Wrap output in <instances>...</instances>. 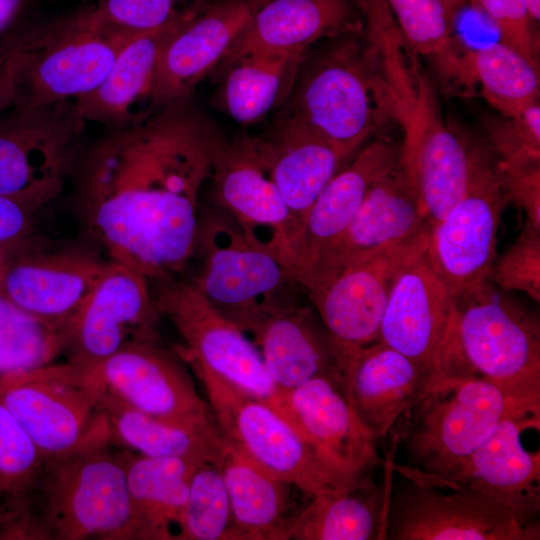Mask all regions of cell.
I'll list each match as a JSON object with an SVG mask.
<instances>
[{"label":"cell","instance_id":"cell-1","mask_svg":"<svg viewBox=\"0 0 540 540\" xmlns=\"http://www.w3.org/2000/svg\"><path fill=\"white\" fill-rule=\"evenodd\" d=\"M212 128L183 100L84 148L74 206L110 261L150 282L180 278L194 256Z\"/></svg>","mask_w":540,"mask_h":540},{"label":"cell","instance_id":"cell-2","mask_svg":"<svg viewBox=\"0 0 540 540\" xmlns=\"http://www.w3.org/2000/svg\"><path fill=\"white\" fill-rule=\"evenodd\" d=\"M401 35L386 2H371L361 32L306 52L281 114L351 152L388 124L403 125L416 89L393 45Z\"/></svg>","mask_w":540,"mask_h":540},{"label":"cell","instance_id":"cell-3","mask_svg":"<svg viewBox=\"0 0 540 540\" xmlns=\"http://www.w3.org/2000/svg\"><path fill=\"white\" fill-rule=\"evenodd\" d=\"M24 531L43 540H139L125 449L107 443L45 460Z\"/></svg>","mask_w":540,"mask_h":540},{"label":"cell","instance_id":"cell-4","mask_svg":"<svg viewBox=\"0 0 540 540\" xmlns=\"http://www.w3.org/2000/svg\"><path fill=\"white\" fill-rule=\"evenodd\" d=\"M440 376L486 380L518 401H540V320L489 280L455 298Z\"/></svg>","mask_w":540,"mask_h":540},{"label":"cell","instance_id":"cell-5","mask_svg":"<svg viewBox=\"0 0 540 540\" xmlns=\"http://www.w3.org/2000/svg\"><path fill=\"white\" fill-rule=\"evenodd\" d=\"M518 401L482 379L438 376L429 381L393 431L408 464L396 466L411 480L444 478L462 464Z\"/></svg>","mask_w":540,"mask_h":540},{"label":"cell","instance_id":"cell-6","mask_svg":"<svg viewBox=\"0 0 540 540\" xmlns=\"http://www.w3.org/2000/svg\"><path fill=\"white\" fill-rule=\"evenodd\" d=\"M194 257L200 267L189 282L245 333L267 308L303 291L275 253L214 204L200 208Z\"/></svg>","mask_w":540,"mask_h":540},{"label":"cell","instance_id":"cell-7","mask_svg":"<svg viewBox=\"0 0 540 540\" xmlns=\"http://www.w3.org/2000/svg\"><path fill=\"white\" fill-rule=\"evenodd\" d=\"M134 32L98 22L90 8L32 27L16 60L13 107L69 101L90 92Z\"/></svg>","mask_w":540,"mask_h":540},{"label":"cell","instance_id":"cell-8","mask_svg":"<svg viewBox=\"0 0 540 540\" xmlns=\"http://www.w3.org/2000/svg\"><path fill=\"white\" fill-rule=\"evenodd\" d=\"M97 392L85 369L67 361L0 376V402L45 460L111 443Z\"/></svg>","mask_w":540,"mask_h":540},{"label":"cell","instance_id":"cell-9","mask_svg":"<svg viewBox=\"0 0 540 540\" xmlns=\"http://www.w3.org/2000/svg\"><path fill=\"white\" fill-rule=\"evenodd\" d=\"M85 121L74 100L12 107L0 116V196L39 211L73 179Z\"/></svg>","mask_w":540,"mask_h":540},{"label":"cell","instance_id":"cell-10","mask_svg":"<svg viewBox=\"0 0 540 540\" xmlns=\"http://www.w3.org/2000/svg\"><path fill=\"white\" fill-rule=\"evenodd\" d=\"M408 120L399 161L412 179L430 225L441 220L499 159L490 143L445 124L422 78Z\"/></svg>","mask_w":540,"mask_h":540},{"label":"cell","instance_id":"cell-11","mask_svg":"<svg viewBox=\"0 0 540 540\" xmlns=\"http://www.w3.org/2000/svg\"><path fill=\"white\" fill-rule=\"evenodd\" d=\"M298 431L323 472L338 490L375 484L380 440L359 419L341 379L317 377L279 392L270 403Z\"/></svg>","mask_w":540,"mask_h":540},{"label":"cell","instance_id":"cell-12","mask_svg":"<svg viewBox=\"0 0 540 540\" xmlns=\"http://www.w3.org/2000/svg\"><path fill=\"white\" fill-rule=\"evenodd\" d=\"M437 487L410 480L389 498L384 539L392 540H539L532 517L482 492Z\"/></svg>","mask_w":540,"mask_h":540},{"label":"cell","instance_id":"cell-13","mask_svg":"<svg viewBox=\"0 0 540 540\" xmlns=\"http://www.w3.org/2000/svg\"><path fill=\"white\" fill-rule=\"evenodd\" d=\"M191 367L224 438L308 498L338 490L298 431L273 405L220 376Z\"/></svg>","mask_w":540,"mask_h":540},{"label":"cell","instance_id":"cell-14","mask_svg":"<svg viewBox=\"0 0 540 540\" xmlns=\"http://www.w3.org/2000/svg\"><path fill=\"white\" fill-rule=\"evenodd\" d=\"M162 317L183 341L177 350L190 366L209 371L260 399L278 393L260 351L239 329L182 278L150 283Z\"/></svg>","mask_w":540,"mask_h":540},{"label":"cell","instance_id":"cell-15","mask_svg":"<svg viewBox=\"0 0 540 540\" xmlns=\"http://www.w3.org/2000/svg\"><path fill=\"white\" fill-rule=\"evenodd\" d=\"M210 158L208 182L213 204L227 212L247 235L286 264L291 238L289 212L275 184L259 136L226 137L213 127Z\"/></svg>","mask_w":540,"mask_h":540},{"label":"cell","instance_id":"cell-16","mask_svg":"<svg viewBox=\"0 0 540 540\" xmlns=\"http://www.w3.org/2000/svg\"><path fill=\"white\" fill-rule=\"evenodd\" d=\"M161 317L150 281L109 260L92 293L65 329L62 356L71 364L90 367L131 344L161 340Z\"/></svg>","mask_w":540,"mask_h":540},{"label":"cell","instance_id":"cell-17","mask_svg":"<svg viewBox=\"0 0 540 540\" xmlns=\"http://www.w3.org/2000/svg\"><path fill=\"white\" fill-rule=\"evenodd\" d=\"M430 225L403 241L351 265L306 293L331 335L362 347L379 337L391 291L401 274L426 250Z\"/></svg>","mask_w":540,"mask_h":540},{"label":"cell","instance_id":"cell-18","mask_svg":"<svg viewBox=\"0 0 540 540\" xmlns=\"http://www.w3.org/2000/svg\"><path fill=\"white\" fill-rule=\"evenodd\" d=\"M82 368L106 391L149 415L185 426L217 424L184 359L161 340L131 344Z\"/></svg>","mask_w":540,"mask_h":540},{"label":"cell","instance_id":"cell-19","mask_svg":"<svg viewBox=\"0 0 540 540\" xmlns=\"http://www.w3.org/2000/svg\"><path fill=\"white\" fill-rule=\"evenodd\" d=\"M499 159L438 222L425 250L433 270L456 298L487 280L497 257V231L508 204Z\"/></svg>","mask_w":540,"mask_h":540},{"label":"cell","instance_id":"cell-20","mask_svg":"<svg viewBox=\"0 0 540 540\" xmlns=\"http://www.w3.org/2000/svg\"><path fill=\"white\" fill-rule=\"evenodd\" d=\"M540 426V402L512 407L468 458L444 478L419 481L437 488H467L520 513L540 512V453L529 452L522 434Z\"/></svg>","mask_w":540,"mask_h":540},{"label":"cell","instance_id":"cell-21","mask_svg":"<svg viewBox=\"0 0 540 540\" xmlns=\"http://www.w3.org/2000/svg\"><path fill=\"white\" fill-rule=\"evenodd\" d=\"M107 263L76 248L25 251L0 264V293L38 321L65 332Z\"/></svg>","mask_w":540,"mask_h":540},{"label":"cell","instance_id":"cell-22","mask_svg":"<svg viewBox=\"0 0 540 540\" xmlns=\"http://www.w3.org/2000/svg\"><path fill=\"white\" fill-rule=\"evenodd\" d=\"M429 225L421 209L417 189L398 159L371 187L340 240L299 284L305 294L314 291L345 268Z\"/></svg>","mask_w":540,"mask_h":540},{"label":"cell","instance_id":"cell-23","mask_svg":"<svg viewBox=\"0 0 540 540\" xmlns=\"http://www.w3.org/2000/svg\"><path fill=\"white\" fill-rule=\"evenodd\" d=\"M268 0H214L189 14L164 43L156 66L153 107L187 100L220 65L255 11Z\"/></svg>","mask_w":540,"mask_h":540},{"label":"cell","instance_id":"cell-24","mask_svg":"<svg viewBox=\"0 0 540 540\" xmlns=\"http://www.w3.org/2000/svg\"><path fill=\"white\" fill-rule=\"evenodd\" d=\"M250 334L278 393L317 377L341 379L350 346L335 339L312 304L298 296L267 308Z\"/></svg>","mask_w":540,"mask_h":540},{"label":"cell","instance_id":"cell-25","mask_svg":"<svg viewBox=\"0 0 540 540\" xmlns=\"http://www.w3.org/2000/svg\"><path fill=\"white\" fill-rule=\"evenodd\" d=\"M400 145L379 135L323 188L289 243L286 265L298 283L343 236L371 187L398 161Z\"/></svg>","mask_w":540,"mask_h":540},{"label":"cell","instance_id":"cell-26","mask_svg":"<svg viewBox=\"0 0 540 540\" xmlns=\"http://www.w3.org/2000/svg\"><path fill=\"white\" fill-rule=\"evenodd\" d=\"M454 310L455 298L424 251L395 283L378 340L412 359L433 378L438 377Z\"/></svg>","mask_w":540,"mask_h":540},{"label":"cell","instance_id":"cell-27","mask_svg":"<svg viewBox=\"0 0 540 540\" xmlns=\"http://www.w3.org/2000/svg\"><path fill=\"white\" fill-rule=\"evenodd\" d=\"M431 379L412 359L376 340L349 347L341 387L359 419L381 439L392 432Z\"/></svg>","mask_w":540,"mask_h":540},{"label":"cell","instance_id":"cell-28","mask_svg":"<svg viewBox=\"0 0 540 540\" xmlns=\"http://www.w3.org/2000/svg\"><path fill=\"white\" fill-rule=\"evenodd\" d=\"M363 28L357 0H268L252 15L220 65L257 51L305 54L320 40Z\"/></svg>","mask_w":540,"mask_h":540},{"label":"cell","instance_id":"cell-29","mask_svg":"<svg viewBox=\"0 0 540 540\" xmlns=\"http://www.w3.org/2000/svg\"><path fill=\"white\" fill-rule=\"evenodd\" d=\"M189 9L166 24L134 32L117 55L104 80L90 92L74 99L78 115L118 129L135 125L153 111V87L161 49Z\"/></svg>","mask_w":540,"mask_h":540},{"label":"cell","instance_id":"cell-30","mask_svg":"<svg viewBox=\"0 0 540 540\" xmlns=\"http://www.w3.org/2000/svg\"><path fill=\"white\" fill-rule=\"evenodd\" d=\"M259 139L288 209L292 238L323 188L354 152L281 113Z\"/></svg>","mask_w":540,"mask_h":540},{"label":"cell","instance_id":"cell-31","mask_svg":"<svg viewBox=\"0 0 540 540\" xmlns=\"http://www.w3.org/2000/svg\"><path fill=\"white\" fill-rule=\"evenodd\" d=\"M217 466L230 498L233 540H288L293 486L228 440Z\"/></svg>","mask_w":540,"mask_h":540},{"label":"cell","instance_id":"cell-32","mask_svg":"<svg viewBox=\"0 0 540 540\" xmlns=\"http://www.w3.org/2000/svg\"><path fill=\"white\" fill-rule=\"evenodd\" d=\"M96 384L113 445L147 457L187 458L218 465L227 440L217 424L173 423L124 403Z\"/></svg>","mask_w":540,"mask_h":540},{"label":"cell","instance_id":"cell-33","mask_svg":"<svg viewBox=\"0 0 540 540\" xmlns=\"http://www.w3.org/2000/svg\"><path fill=\"white\" fill-rule=\"evenodd\" d=\"M129 495L139 540H175L192 475L203 461L147 457L125 449Z\"/></svg>","mask_w":540,"mask_h":540},{"label":"cell","instance_id":"cell-34","mask_svg":"<svg viewBox=\"0 0 540 540\" xmlns=\"http://www.w3.org/2000/svg\"><path fill=\"white\" fill-rule=\"evenodd\" d=\"M305 54L257 51L234 59L224 66L219 91L223 110L237 123L251 125L282 108Z\"/></svg>","mask_w":540,"mask_h":540},{"label":"cell","instance_id":"cell-35","mask_svg":"<svg viewBox=\"0 0 540 540\" xmlns=\"http://www.w3.org/2000/svg\"><path fill=\"white\" fill-rule=\"evenodd\" d=\"M386 511L385 488L376 484L328 491L295 514L288 540L384 539Z\"/></svg>","mask_w":540,"mask_h":540},{"label":"cell","instance_id":"cell-36","mask_svg":"<svg viewBox=\"0 0 540 540\" xmlns=\"http://www.w3.org/2000/svg\"><path fill=\"white\" fill-rule=\"evenodd\" d=\"M407 44L433 64L447 93L458 94L467 73V51L454 34L453 15L442 0H386Z\"/></svg>","mask_w":540,"mask_h":540},{"label":"cell","instance_id":"cell-37","mask_svg":"<svg viewBox=\"0 0 540 540\" xmlns=\"http://www.w3.org/2000/svg\"><path fill=\"white\" fill-rule=\"evenodd\" d=\"M470 72L474 88L497 114L512 118L539 101V68L501 42L470 51Z\"/></svg>","mask_w":540,"mask_h":540},{"label":"cell","instance_id":"cell-38","mask_svg":"<svg viewBox=\"0 0 540 540\" xmlns=\"http://www.w3.org/2000/svg\"><path fill=\"white\" fill-rule=\"evenodd\" d=\"M175 540H233V517L220 468L203 462L195 469Z\"/></svg>","mask_w":540,"mask_h":540},{"label":"cell","instance_id":"cell-39","mask_svg":"<svg viewBox=\"0 0 540 540\" xmlns=\"http://www.w3.org/2000/svg\"><path fill=\"white\" fill-rule=\"evenodd\" d=\"M65 332L20 310L0 293V376L54 362Z\"/></svg>","mask_w":540,"mask_h":540},{"label":"cell","instance_id":"cell-40","mask_svg":"<svg viewBox=\"0 0 540 540\" xmlns=\"http://www.w3.org/2000/svg\"><path fill=\"white\" fill-rule=\"evenodd\" d=\"M45 459L30 437L0 402V491L25 513Z\"/></svg>","mask_w":540,"mask_h":540},{"label":"cell","instance_id":"cell-41","mask_svg":"<svg viewBox=\"0 0 540 540\" xmlns=\"http://www.w3.org/2000/svg\"><path fill=\"white\" fill-rule=\"evenodd\" d=\"M505 291H521L540 301V228L526 219L512 245L496 257L488 278Z\"/></svg>","mask_w":540,"mask_h":540},{"label":"cell","instance_id":"cell-42","mask_svg":"<svg viewBox=\"0 0 540 540\" xmlns=\"http://www.w3.org/2000/svg\"><path fill=\"white\" fill-rule=\"evenodd\" d=\"M201 3L202 0H100L90 11L104 25L141 31L162 26Z\"/></svg>","mask_w":540,"mask_h":540},{"label":"cell","instance_id":"cell-43","mask_svg":"<svg viewBox=\"0 0 540 540\" xmlns=\"http://www.w3.org/2000/svg\"><path fill=\"white\" fill-rule=\"evenodd\" d=\"M496 28L499 42L539 68V36L526 0H475Z\"/></svg>","mask_w":540,"mask_h":540},{"label":"cell","instance_id":"cell-44","mask_svg":"<svg viewBox=\"0 0 540 540\" xmlns=\"http://www.w3.org/2000/svg\"><path fill=\"white\" fill-rule=\"evenodd\" d=\"M508 202L521 208L526 219L540 228V158L499 160Z\"/></svg>","mask_w":540,"mask_h":540},{"label":"cell","instance_id":"cell-45","mask_svg":"<svg viewBox=\"0 0 540 540\" xmlns=\"http://www.w3.org/2000/svg\"><path fill=\"white\" fill-rule=\"evenodd\" d=\"M37 212L22 201L0 196V248L19 244L27 238Z\"/></svg>","mask_w":540,"mask_h":540},{"label":"cell","instance_id":"cell-46","mask_svg":"<svg viewBox=\"0 0 540 540\" xmlns=\"http://www.w3.org/2000/svg\"><path fill=\"white\" fill-rule=\"evenodd\" d=\"M28 0H0V58L15 51L31 29Z\"/></svg>","mask_w":540,"mask_h":540},{"label":"cell","instance_id":"cell-47","mask_svg":"<svg viewBox=\"0 0 540 540\" xmlns=\"http://www.w3.org/2000/svg\"><path fill=\"white\" fill-rule=\"evenodd\" d=\"M21 48L0 58V116L13 107L14 71Z\"/></svg>","mask_w":540,"mask_h":540},{"label":"cell","instance_id":"cell-48","mask_svg":"<svg viewBox=\"0 0 540 540\" xmlns=\"http://www.w3.org/2000/svg\"><path fill=\"white\" fill-rule=\"evenodd\" d=\"M533 20L538 24L540 19V0H526Z\"/></svg>","mask_w":540,"mask_h":540},{"label":"cell","instance_id":"cell-49","mask_svg":"<svg viewBox=\"0 0 540 540\" xmlns=\"http://www.w3.org/2000/svg\"><path fill=\"white\" fill-rule=\"evenodd\" d=\"M451 14L454 16V14L463 6L468 4V0H442Z\"/></svg>","mask_w":540,"mask_h":540},{"label":"cell","instance_id":"cell-50","mask_svg":"<svg viewBox=\"0 0 540 540\" xmlns=\"http://www.w3.org/2000/svg\"><path fill=\"white\" fill-rule=\"evenodd\" d=\"M469 4L473 5L475 3V0H468Z\"/></svg>","mask_w":540,"mask_h":540}]
</instances>
